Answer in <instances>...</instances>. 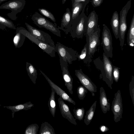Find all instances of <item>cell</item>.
<instances>
[{
    "instance_id": "cell-1",
    "label": "cell",
    "mask_w": 134,
    "mask_h": 134,
    "mask_svg": "<svg viewBox=\"0 0 134 134\" xmlns=\"http://www.w3.org/2000/svg\"><path fill=\"white\" fill-rule=\"evenodd\" d=\"M93 63L96 68L100 71V79L105 82L108 86L112 89V85L113 82V66L109 58L104 52L102 61L98 58L94 60Z\"/></svg>"
},
{
    "instance_id": "cell-2",
    "label": "cell",
    "mask_w": 134,
    "mask_h": 134,
    "mask_svg": "<svg viewBox=\"0 0 134 134\" xmlns=\"http://www.w3.org/2000/svg\"><path fill=\"white\" fill-rule=\"evenodd\" d=\"M87 4L86 3L84 4L80 14L72 22L70 33L71 36L74 39L82 38L86 34L87 17L84 12Z\"/></svg>"
},
{
    "instance_id": "cell-3",
    "label": "cell",
    "mask_w": 134,
    "mask_h": 134,
    "mask_svg": "<svg viewBox=\"0 0 134 134\" xmlns=\"http://www.w3.org/2000/svg\"><path fill=\"white\" fill-rule=\"evenodd\" d=\"M132 0H129L120 12L119 19V37L120 46L124 45L125 36L127 29L126 16L131 6Z\"/></svg>"
},
{
    "instance_id": "cell-4",
    "label": "cell",
    "mask_w": 134,
    "mask_h": 134,
    "mask_svg": "<svg viewBox=\"0 0 134 134\" xmlns=\"http://www.w3.org/2000/svg\"><path fill=\"white\" fill-rule=\"evenodd\" d=\"M31 19L39 28H44L57 36L61 37L60 31L55 23L53 24L51 22L37 12L32 15Z\"/></svg>"
},
{
    "instance_id": "cell-5",
    "label": "cell",
    "mask_w": 134,
    "mask_h": 134,
    "mask_svg": "<svg viewBox=\"0 0 134 134\" xmlns=\"http://www.w3.org/2000/svg\"><path fill=\"white\" fill-rule=\"evenodd\" d=\"M55 49L59 57L71 64L74 61L77 59L79 55L78 52L71 48H69L57 42L55 45Z\"/></svg>"
},
{
    "instance_id": "cell-6",
    "label": "cell",
    "mask_w": 134,
    "mask_h": 134,
    "mask_svg": "<svg viewBox=\"0 0 134 134\" xmlns=\"http://www.w3.org/2000/svg\"><path fill=\"white\" fill-rule=\"evenodd\" d=\"M16 29L24 35L32 42L37 44L41 49L52 57H55V49L47 43L36 38L23 27H18Z\"/></svg>"
},
{
    "instance_id": "cell-7",
    "label": "cell",
    "mask_w": 134,
    "mask_h": 134,
    "mask_svg": "<svg viewBox=\"0 0 134 134\" xmlns=\"http://www.w3.org/2000/svg\"><path fill=\"white\" fill-rule=\"evenodd\" d=\"M25 0H12L6 2L0 6V9H8L11 12L7 15L11 19L15 20L17 14L20 12L25 4Z\"/></svg>"
},
{
    "instance_id": "cell-8",
    "label": "cell",
    "mask_w": 134,
    "mask_h": 134,
    "mask_svg": "<svg viewBox=\"0 0 134 134\" xmlns=\"http://www.w3.org/2000/svg\"><path fill=\"white\" fill-rule=\"evenodd\" d=\"M102 33V42L104 53L108 57L112 58L113 56V47L112 37L109 28L104 24L103 25Z\"/></svg>"
},
{
    "instance_id": "cell-9",
    "label": "cell",
    "mask_w": 134,
    "mask_h": 134,
    "mask_svg": "<svg viewBox=\"0 0 134 134\" xmlns=\"http://www.w3.org/2000/svg\"><path fill=\"white\" fill-rule=\"evenodd\" d=\"M111 110L113 113L114 120L115 122L120 121L123 113L122 100L120 90H118L115 94L112 102Z\"/></svg>"
},
{
    "instance_id": "cell-10",
    "label": "cell",
    "mask_w": 134,
    "mask_h": 134,
    "mask_svg": "<svg viewBox=\"0 0 134 134\" xmlns=\"http://www.w3.org/2000/svg\"><path fill=\"white\" fill-rule=\"evenodd\" d=\"M25 24L28 31L35 37L55 49L54 42L49 34L31 26L26 23Z\"/></svg>"
},
{
    "instance_id": "cell-11",
    "label": "cell",
    "mask_w": 134,
    "mask_h": 134,
    "mask_svg": "<svg viewBox=\"0 0 134 134\" xmlns=\"http://www.w3.org/2000/svg\"><path fill=\"white\" fill-rule=\"evenodd\" d=\"M75 74L83 86L90 92L94 96V93L97 92V87L89 77L84 74L81 69L76 70Z\"/></svg>"
},
{
    "instance_id": "cell-12",
    "label": "cell",
    "mask_w": 134,
    "mask_h": 134,
    "mask_svg": "<svg viewBox=\"0 0 134 134\" xmlns=\"http://www.w3.org/2000/svg\"><path fill=\"white\" fill-rule=\"evenodd\" d=\"M59 61L65 85L69 92L72 94L73 79L69 71L68 63L60 58H59Z\"/></svg>"
},
{
    "instance_id": "cell-13",
    "label": "cell",
    "mask_w": 134,
    "mask_h": 134,
    "mask_svg": "<svg viewBox=\"0 0 134 134\" xmlns=\"http://www.w3.org/2000/svg\"><path fill=\"white\" fill-rule=\"evenodd\" d=\"M99 26L98 25L95 31L88 36L89 54L91 58L97 51V47L100 44V29Z\"/></svg>"
},
{
    "instance_id": "cell-14",
    "label": "cell",
    "mask_w": 134,
    "mask_h": 134,
    "mask_svg": "<svg viewBox=\"0 0 134 134\" xmlns=\"http://www.w3.org/2000/svg\"><path fill=\"white\" fill-rule=\"evenodd\" d=\"M39 70L41 73L46 79L50 86L55 90V93L58 95L63 100L75 105V102L69 95L52 82L42 70L40 69Z\"/></svg>"
},
{
    "instance_id": "cell-15",
    "label": "cell",
    "mask_w": 134,
    "mask_h": 134,
    "mask_svg": "<svg viewBox=\"0 0 134 134\" xmlns=\"http://www.w3.org/2000/svg\"><path fill=\"white\" fill-rule=\"evenodd\" d=\"M59 105L62 116L68 120L70 122L74 125H77L76 119H74L71 112L69 106L59 97L58 99Z\"/></svg>"
},
{
    "instance_id": "cell-16",
    "label": "cell",
    "mask_w": 134,
    "mask_h": 134,
    "mask_svg": "<svg viewBox=\"0 0 134 134\" xmlns=\"http://www.w3.org/2000/svg\"><path fill=\"white\" fill-rule=\"evenodd\" d=\"M72 24L71 12L69 8H67L62 16L60 26H58V27L68 34L70 31Z\"/></svg>"
},
{
    "instance_id": "cell-17",
    "label": "cell",
    "mask_w": 134,
    "mask_h": 134,
    "mask_svg": "<svg viewBox=\"0 0 134 134\" xmlns=\"http://www.w3.org/2000/svg\"><path fill=\"white\" fill-rule=\"evenodd\" d=\"M98 15L95 10L90 13L87 17V30L86 35L89 36L96 30L98 26Z\"/></svg>"
},
{
    "instance_id": "cell-18",
    "label": "cell",
    "mask_w": 134,
    "mask_h": 134,
    "mask_svg": "<svg viewBox=\"0 0 134 134\" xmlns=\"http://www.w3.org/2000/svg\"><path fill=\"white\" fill-rule=\"evenodd\" d=\"M109 99H107L105 90L103 87L100 88L99 102L102 111L104 114L106 113L110 109V104L109 102Z\"/></svg>"
},
{
    "instance_id": "cell-19",
    "label": "cell",
    "mask_w": 134,
    "mask_h": 134,
    "mask_svg": "<svg viewBox=\"0 0 134 134\" xmlns=\"http://www.w3.org/2000/svg\"><path fill=\"white\" fill-rule=\"evenodd\" d=\"M34 107V104L30 101L24 103L14 106H4V108L11 110L12 111V118H13L14 113L16 112L22 110H27L30 109Z\"/></svg>"
},
{
    "instance_id": "cell-20",
    "label": "cell",
    "mask_w": 134,
    "mask_h": 134,
    "mask_svg": "<svg viewBox=\"0 0 134 134\" xmlns=\"http://www.w3.org/2000/svg\"><path fill=\"white\" fill-rule=\"evenodd\" d=\"M86 43L80 54H79L77 59L79 61L83 60L85 63H91L92 60L90 57L88 52V35H86Z\"/></svg>"
},
{
    "instance_id": "cell-21",
    "label": "cell",
    "mask_w": 134,
    "mask_h": 134,
    "mask_svg": "<svg viewBox=\"0 0 134 134\" xmlns=\"http://www.w3.org/2000/svg\"><path fill=\"white\" fill-rule=\"evenodd\" d=\"M110 25L116 39L119 37V18L116 11L113 13L110 21Z\"/></svg>"
},
{
    "instance_id": "cell-22",
    "label": "cell",
    "mask_w": 134,
    "mask_h": 134,
    "mask_svg": "<svg viewBox=\"0 0 134 134\" xmlns=\"http://www.w3.org/2000/svg\"><path fill=\"white\" fill-rule=\"evenodd\" d=\"M26 69L29 78L35 84L37 75V70L32 64L27 62L26 63Z\"/></svg>"
},
{
    "instance_id": "cell-23",
    "label": "cell",
    "mask_w": 134,
    "mask_h": 134,
    "mask_svg": "<svg viewBox=\"0 0 134 134\" xmlns=\"http://www.w3.org/2000/svg\"><path fill=\"white\" fill-rule=\"evenodd\" d=\"M55 91L51 88V92L49 98L48 106L51 114L53 117H54L56 108V103L55 98Z\"/></svg>"
},
{
    "instance_id": "cell-24",
    "label": "cell",
    "mask_w": 134,
    "mask_h": 134,
    "mask_svg": "<svg viewBox=\"0 0 134 134\" xmlns=\"http://www.w3.org/2000/svg\"><path fill=\"white\" fill-rule=\"evenodd\" d=\"M26 36L16 29V34L14 36L13 41L14 44L16 48H20L23 45Z\"/></svg>"
},
{
    "instance_id": "cell-25",
    "label": "cell",
    "mask_w": 134,
    "mask_h": 134,
    "mask_svg": "<svg viewBox=\"0 0 134 134\" xmlns=\"http://www.w3.org/2000/svg\"><path fill=\"white\" fill-rule=\"evenodd\" d=\"M96 104L97 100H96L86 112L84 121L87 126L89 125L93 119L96 108Z\"/></svg>"
},
{
    "instance_id": "cell-26",
    "label": "cell",
    "mask_w": 134,
    "mask_h": 134,
    "mask_svg": "<svg viewBox=\"0 0 134 134\" xmlns=\"http://www.w3.org/2000/svg\"><path fill=\"white\" fill-rule=\"evenodd\" d=\"M127 42L128 45L133 47L134 45V14L131 22L127 34Z\"/></svg>"
},
{
    "instance_id": "cell-27",
    "label": "cell",
    "mask_w": 134,
    "mask_h": 134,
    "mask_svg": "<svg viewBox=\"0 0 134 134\" xmlns=\"http://www.w3.org/2000/svg\"><path fill=\"white\" fill-rule=\"evenodd\" d=\"M85 3L83 2H80L72 7L71 12L72 23L73 21L80 14Z\"/></svg>"
},
{
    "instance_id": "cell-28",
    "label": "cell",
    "mask_w": 134,
    "mask_h": 134,
    "mask_svg": "<svg viewBox=\"0 0 134 134\" xmlns=\"http://www.w3.org/2000/svg\"><path fill=\"white\" fill-rule=\"evenodd\" d=\"M6 27L14 30L16 29L12 21L0 15V29L4 30Z\"/></svg>"
},
{
    "instance_id": "cell-29",
    "label": "cell",
    "mask_w": 134,
    "mask_h": 134,
    "mask_svg": "<svg viewBox=\"0 0 134 134\" xmlns=\"http://www.w3.org/2000/svg\"><path fill=\"white\" fill-rule=\"evenodd\" d=\"M40 134H55L54 130L52 126L48 122L45 121L41 126Z\"/></svg>"
},
{
    "instance_id": "cell-30",
    "label": "cell",
    "mask_w": 134,
    "mask_h": 134,
    "mask_svg": "<svg viewBox=\"0 0 134 134\" xmlns=\"http://www.w3.org/2000/svg\"><path fill=\"white\" fill-rule=\"evenodd\" d=\"M39 128L38 125L36 124L30 125L26 128L24 134H37Z\"/></svg>"
},
{
    "instance_id": "cell-31",
    "label": "cell",
    "mask_w": 134,
    "mask_h": 134,
    "mask_svg": "<svg viewBox=\"0 0 134 134\" xmlns=\"http://www.w3.org/2000/svg\"><path fill=\"white\" fill-rule=\"evenodd\" d=\"M74 117L76 119L81 121L82 120L85 115V110L84 108H78L73 110Z\"/></svg>"
},
{
    "instance_id": "cell-32",
    "label": "cell",
    "mask_w": 134,
    "mask_h": 134,
    "mask_svg": "<svg viewBox=\"0 0 134 134\" xmlns=\"http://www.w3.org/2000/svg\"><path fill=\"white\" fill-rule=\"evenodd\" d=\"M77 92L79 99L81 100H83L88 92V90L83 86L81 85L77 87Z\"/></svg>"
},
{
    "instance_id": "cell-33",
    "label": "cell",
    "mask_w": 134,
    "mask_h": 134,
    "mask_svg": "<svg viewBox=\"0 0 134 134\" xmlns=\"http://www.w3.org/2000/svg\"><path fill=\"white\" fill-rule=\"evenodd\" d=\"M38 10L43 15L46 17L49 18L54 23L56 22V20L53 15L47 10L44 8H39Z\"/></svg>"
},
{
    "instance_id": "cell-34",
    "label": "cell",
    "mask_w": 134,
    "mask_h": 134,
    "mask_svg": "<svg viewBox=\"0 0 134 134\" xmlns=\"http://www.w3.org/2000/svg\"><path fill=\"white\" fill-rule=\"evenodd\" d=\"M130 94L132 102L134 106V76H132L131 79L129 84Z\"/></svg>"
},
{
    "instance_id": "cell-35",
    "label": "cell",
    "mask_w": 134,
    "mask_h": 134,
    "mask_svg": "<svg viewBox=\"0 0 134 134\" xmlns=\"http://www.w3.org/2000/svg\"><path fill=\"white\" fill-rule=\"evenodd\" d=\"M120 68L115 66H113L112 75L113 80L116 82H118L120 77Z\"/></svg>"
},
{
    "instance_id": "cell-36",
    "label": "cell",
    "mask_w": 134,
    "mask_h": 134,
    "mask_svg": "<svg viewBox=\"0 0 134 134\" xmlns=\"http://www.w3.org/2000/svg\"><path fill=\"white\" fill-rule=\"evenodd\" d=\"M104 0H92L91 3L94 7L100 6L103 2Z\"/></svg>"
},
{
    "instance_id": "cell-37",
    "label": "cell",
    "mask_w": 134,
    "mask_h": 134,
    "mask_svg": "<svg viewBox=\"0 0 134 134\" xmlns=\"http://www.w3.org/2000/svg\"><path fill=\"white\" fill-rule=\"evenodd\" d=\"M71 1L72 7L80 2H83L87 4L89 3L90 0H71Z\"/></svg>"
},
{
    "instance_id": "cell-38",
    "label": "cell",
    "mask_w": 134,
    "mask_h": 134,
    "mask_svg": "<svg viewBox=\"0 0 134 134\" xmlns=\"http://www.w3.org/2000/svg\"><path fill=\"white\" fill-rule=\"evenodd\" d=\"M99 129L103 132H106L109 130L108 127L103 125H101L99 127Z\"/></svg>"
},
{
    "instance_id": "cell-39",
    "label": "cell",
    "mask_w": 134,
    "mask_h": 134,
    "mask_svg": "<svg viewBox=\"0 0 134 134\" xmlns=\"http://www.w3.org/2000/svg\"><path fill=\"white\" fill-rule=\"evenodd\" d=\"M7 0H0V4H1L2 3Z\"/></svg>"
},
{
    "instance_id": "cell-40",
    "label": "cell",
    "mask_w": 134,
    "mask_h": 134,
    "mask_svg": "<svg viewBox=\"0 0 134 134\" xmlns=\"http://www.w3.org/2000/svg\"><path fill=\"white\" fill-rule=\"evenodd\" d=\"M66 0H62V3L63 4H64L66 2Z\"/></svg>"
}]
</instances>
